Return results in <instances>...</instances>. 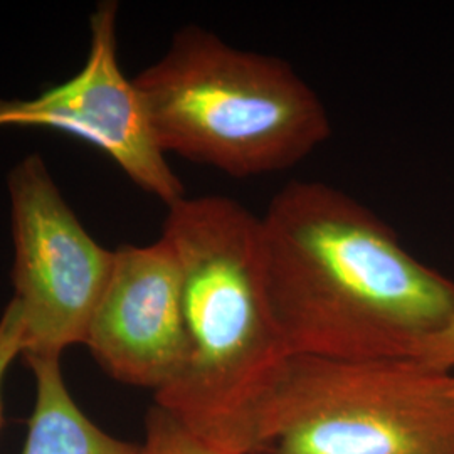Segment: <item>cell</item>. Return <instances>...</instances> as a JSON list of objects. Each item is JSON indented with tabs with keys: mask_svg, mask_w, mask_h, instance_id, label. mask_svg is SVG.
Returning <instances> with one entry per match:
<instances>
[{
	"mask_svg": "<svg viewBox=\"0 0 454 454\" xmlns=\"http://www.w3.org/2000/svg\"><path fill=\"white\" fill-rule=\"evenodd\" d=\"M135 84L165 153L238 179L288 170L332 135L324 101L288 61L197 26Z\"/></svg>",
	"mask_w": 454,
	"mask_h": 454,
	"instance_id": "3",
	"label": "cell"
},
{
	"mask_svg": "<svg viewBox=\"0 0 454 454\" xmlns=\"http://www.w3.org/2000/svg\"><path fill=\"white\" fill-rule=\"evenodd\" d=\"M14 300L24 322L27 357H58L86 341L114 266L66 204L46 163L29 155L11 170Z\"/></svg>",
	"mask_w": 454,
	"mask_h": 454,
	"instance_id": "5",
	"label": "cell"
},
{
	"mask_svg": "<svg viewBox=\"0 0 454 454\" xmlns=\"http://www.w3.org/2000/svg\"><path fill=\"white\" fill-rule=\"evenodd\" d=\"M24 350V322L22 313L17 305L16 300L7 305L0 317V427L4 419V403H2V389L4 380L9 372L11 365L14 364Z\"/></svg>",
	"mask_w": 454,
	"mask_h": 454,
	"instance_id": "10",
	"label": "cell"
},
{
	"mask_svg": "<svg viewBox=\"0 0 454 454\" xmlns=\"http://www.w3.org/2000/svg\"><path fill=\"white\" fill-rule=\"evenodd\" d=\"M453 394H454V384H453Z\"/></svg>",
	"mask_w": 454,
	"mask_h": 454,
	"instance_id": "12",
	"label": "cell"
},
{
	"mask_svg": "<svg viewBox=\"0 0 454 454\" xmlns=\"http://www.w3.org/2000/svg\"><path fill=\"white\" fill-rule=\"evenodd\" d=\"M35 380V403L22 454H142L105 433L74 403L58 357H27Z\"/></svg>",
	"mask_w": 454,
	"mask_h": 454,
	"instance_id": "8",
	"label": "cell"
},
{
	"mask_svg": "<svg viewBox=\"0 0 454 454\" xmlns=\"http://www.w3.org/2000/svg\"><path fill=\"white\" fill-rule=\"evenodd\" d=\"M84 345L101 369L133 387H167L184 369L187 330L179 261L170 243L114 249Z\"/></svg>",
	"mask_w": 454,
	"mask_h": 454,
	"instance_id": "7",
	"label": "cell"
},
{
	"mask_svg": "<svg viewBox=\"0 0 454 454\" xmlns=\"http://www.w3.org/2000/svg\"><path fill=\"white\" fill-rule=\"evenodd\" d=\"M453 384L418 358L290 356L261 409L260 454H454Z\"/></svg>",
	"mask_w": 454,
	"mask_h": 454,
	"instance_id": "4",
	"label": "cell"
},
{
	"mask_svg": "<svg viewBox=\"0 0 454 454\" xmlns=\"http://www.w3.org/2000/svg\"><path fill=\"white\" fill-rule=\"evenodd\" d=\"M116 17V2L98 5L86 63L73 78L31 99H0V130L49 129L78 137L168 207L185 197L184 185L167 162L135 80L120 67Z\"/></svg>",
	"mask_w": 454,
	"mask_h": 454,
	"instance_id": "6",
	"label": "cell"
},
{
	"mask_svg": "<svg viewBox=\"0 0 454 454\" xmlns=\"http://www.w3.org/2000/svg\"><path fill=\"white\" fill-rule=\"evenodd\" d=\"M142 454H223L195 438L179 421L159 406H153L145 419V441Z\"/></svg>",
	"mask_w": 454,
	"mask_h": 454,
	"instance_id": "9",
	"label": "cell"
},
{
	"mask_svg": "<svg viewBox=\"0 0 454 454\" xmlns=\"http://www.w3.org/2000/svg\"><path fill=\"white\" fill-rule=\"evenodd\" d=\"M270 309L292 356L414 358L454 318V281L352 195L293 180L260 217Z\"/></svg>",
	"mask_w": 454,
	"mask_h": 454,
	"instance_id": "1",
	"label": "cell"
},
{
	"mask_svg": "<svg viewBox=\"0 0 454 454\" xmlns=\"http://www.w3.org/2000/svg\"><path fill=\"white\" fill-rule=\"evenodd\" d=\"M162 238L182 271L187 358L155 406L219 453L260 454L261 409L292 356L266 294L260 217L226 195H185Z\"/></svg>",
	"mask_w": 454,
	"mask_h": 454,
	"instance_id": "2",
	"label": "cell"
},
{
	"mask_svg": "<svg viewBox=\"0 0 454 454\" xmlns=\"http://www.w3.org/2000/svg\"><path fill=\"white\" fill-rule=\"evenodd\" d=\"M422 364L442 372L454 371V318L438 333L424 341L416 357Z\"/></svg>",
	"mask_w": 454,
	"mask_h": 454,
	"instance_id": "11",
	"label": "cell"
}]
</instances>
